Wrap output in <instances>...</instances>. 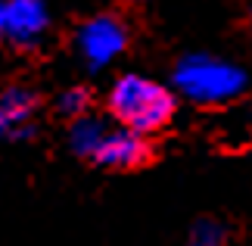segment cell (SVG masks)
I'll list each match as a JSON object with an SVG mask.
<instances>
[{
  "mask_svg": "<svg viewBox=\"0 0 252 246\" xmlns=\"http://www.w3.org/2000/svg\"><path fill=\"white\" fill-rule=\"evenodd\" d=\"M69 150L100 169H137L150 156V137H143L119 122H106L87 112L69 122Z\"/></svg>",
  "mask_w": 252,
  "mask_h": 246,
  "instance_id": "6da1fadb",
  "label": "cell"
},
{
  "mask_svg": "<svg viewBox=\"0 0 252 246\" xmlns=\"http://www.w3.org/2000/svg\"><path fill=\"white\" fill-rule=\"evenodd\" d=\"M174 109H178V94H171V87H165L150 75L128 72L119 75L109 87L112 119L143 137L162 131L171 122Z\"/></svg>",
  "mask_w": 252,
  "mask_h": 246,
  "instance_id": "7a4b0ae2",
  "label": "cell"
},
{
  "mask_svg": "<svg viewBox=\"0 0 252 246\" xmlns=\"http://www.w3.org/2000/svg\"><path fill=\"white\" fill-rule=\"evenodd\" d=\"M174 94L196 106H221L237 100L246 91V69L215 53H187L174 63L171 72Z\"/></svg>",
  "mask_w": 252,
  "mask_h": 246,
  "instance_id": "3957f363",
  "label": "cell"
},
{
  "mask_svg": "<svg viewBox=\"0 0 252 246\" xmlns=\"http://www.w3.org/2000/svg\"><path fill=\"white\" fill-rule=\"evenodd\" d=\"M75 50H78L81 63L94 72L109 69L119 56L128 50V28L119 16L100 13L84 19L81 28L75 32Z\"/></svg>",
  "mask_w": 252,
  "mask_h": 246,
  "instance_id": "277c9868",
  "label": "cell"
},
{
  "mask_svg": "<svg viewBox=\"0 0 252 246\" xmlns=\"http://www.w3.org/2000/svg\"><path fill=\"white\" fill-rule=\"evenodd\" d=\"M50 28V9L44 0H0V44L28 50Z\"/></svg>",
  "mask_w": 252,
  "mask_h": 246,
  "instance_id": "5b68a950",
  "label": "cell"
},
{
  "mask_svg": "<svg viewBox=\"0 0 252 246\" xmlns=\"http://www.w3.org/2000/svg\"><path fill=\"white\" fill-rule=\"evenodd\" d=\"M37 128V94L32 87L9 84L0 91V137L28 141Z\"/></svg>",
  "mask_w": 252,
  "mask_h": 246,
  "instance_id": "8992f818",
  "label": "cell"
},
{
  "mask_svg": "<svg viewBox=\"0 0 252 246\" xmlns=\"http://www.w3.org/2000/svg\"><path fill=\"white\" fill-rule=\"evenodd\" d=\"M227 243H230V234L215 218H199L187 234V246H227Z\"/></svg>",
  "mask_w": 252,
  "mask_h": 246,
  "instance_id": "52a82bcc",
  "label": "cell"
},
{
  "mask_svg": "<svg viewBox=\"0 0 252 246\" xmlns=\"http://www.w3.org/2000/svg\"><path fill=\"white\" fill-rule=\"evenodd\" d=\"M56 109L69 122L81 119V115L91 112V91H87V87H69V91H63L60 100H56Z\"/></svg>",
  "mask_w": 252,
  "mask_h": 246,
  "instance_id": "ba28073f",
  "label": "cell"
},
{
  "mask_svg": "<svg viewBox=\"0 0 252 246\" xmlns=\"http://www.w3.org/2000/svg\"><path fill=\"white\" fill-rule=\"evenodd\" d=\"M249 32H252V9H249Z\"/></svg>",
  "mask_w": 252,
  "mask_h": 246,
  "instance_id": "9c48e42d",
  "label": "cell"
}]
</instances>
